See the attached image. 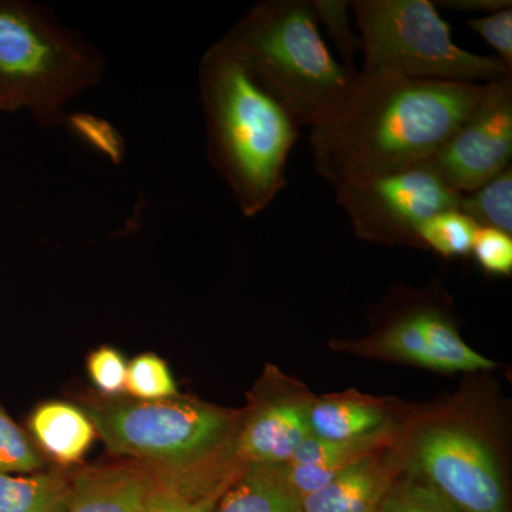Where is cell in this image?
I'll use <instances>...</instances> for the list:
<instances>
[{
	"mask_svg": "<svg viewBox=\"0 0 512 512\" xmlns=\"http://www.w3.org/2000/svg\"><path fill=\"white\" fill-rule=\"evenodd\" d=\"M244 467L232 448L181 470L153 467V487L143 512H212Z\"/></svg>",
	"mask_w": 512,
	"mask_h": 512,
	"instance_id": "7c38bea8",
	"label": "cell"
},
{
	"mask_svg": "<svg viewBox=\"0 0 512 512\" xmlns=\"http://www.w3.org/2000/svg\"><path fill=\"white\" fill-rule=\"evenodd\" d=\"M512 77L485 84L473 113L424 161L458 194H468L511 167Z\"/></svg>",
	"mask_w": 512,
	"mask_h": 512,
	"instance_id": "9c48e42d",
	"label": "cell"
},
{
	"mask_svg": "<svg viewBox=\"0 0 512 512\" xmlns=\"http://www.w3.org/2000/svg\"><path fill=\"white\" fill-rule=\"evenodd\" d=\"M221 42L301 127L328 119L356 79L357 72L339 63L323 40L312 0L258 3Z\"/></svg>",
	"mask_w": 512,
	"mask_h": 512,
	"instance_id": "3957f363",
	"label": "cell"
},
{
	"mask_svg": "<svg viewBox=\"0 0 512 512\" xmlns=\"http://www.w3.org/2000/svg\"><path fill=\"white\" fill-rule=\"evenodd\" d=\"M127 363L116 349L104 346L89 357L87 369L94 386L101 393L117 396L126 392Z\"/></svg>",
	"mask_w": 512,
	"mask_h": 512,
	"instance_id": "4316f807",
	"label": "cell"
},
{
	"mask_svg": "<svg viewBox=\"0 0 512 512\" xmlns=\"http://www.w3.org/2000/svg\"><path fill=\"white\" fill-rule=\"evenodd\" d=\"M29 426L39 446L62 464L82 460L96 437L84 410L62 402L37 407Z\"/></svg>",
	"mask_w": 512,
	"mask_h": 512,
	"instance_id": "ac0fdd59",
	"label": "cell"
},
{
	"mask_svg": "<svg viewBox=\"0 0 512 512\" xmlns=\"http://www.w3.org/2000/svg\"><path fill=\"white\" fill-rule=\"evenodd\" d=\"M478 225L464 212L441 211L419 228L420 248L431 249L443 258H460L471 255Z\"/></svg>",
	"mask_w": 512,
	"mask_h": 512,
	"instance_id": "44dd1931",
	"label": "cell"
},
{
	"mask_svg": "<svg viewBox=\"0 0 512 512\" xmlns=\"http://www.w3.org/2000/svg\"><path fill=\"white\" fill-rule=\"evenodd\" d=\"M83 410L111 453L160 470L192 467L228 450L244 416L175 397L92 404Z\"/></svg>",
	"mask_w": 512,
	"mask_h": 512,
	"instance_id": "8992f818",
	"label": "cell"
},
{
	"mask_svg": "<svg viewBox=\"0 0 512 512\" xmlns=\"http://www.w3.org/2000/svg\"><path fill=\"white\" fill-rule=\"evenodd\" d=\"M106 59L55 12L29 0H0V111L28 110L40 127L66 121L70 100L93 89Z\"/></svg>",
	"mask_w": 512,
	"mask_h": 512,
	"instance_id": "277c9868",
	"label": "cell"
},
{
	"mask_svg": "<svg viewBox=\"0 0 512 512\" xmlns=\"http://www.w3.org/2000/svg\"><path fill=\"white\" fill-rule=\"evenodd\" d=\"M308 419L312 436L329 441L366 439L402 426L390 404L357 393L313 397Z\"/></svg>",
	"mask_w": 512,
	"mask_h": 512,
	"instance_id": "2e32d148",
	"label": "cell"
},
{
	"mask_svg": "<svg viewBox=\"0 0 512 512\" xmlns=\"http://www.w3.org/2000/svg\"><path fill=\"white\" fill-rule=\"evenodd\" d=\"M312 400L301 384L288 382L281 393L256 403L242 416L232 447L235 457L242 464H285L311 436L308 416Z\"/></svg>",
	"mask_w": 512,
	"mask_h": 512,
	"instance_id": "8fae6325",
	"label": "cell"
},
{
	"mask_svg": "<svg viewBox=\"0 0 512 512\" xmlns=\"http://www.w3.org/2000/svg\"><path fill=\"white\" fill-rule=\"evenodd\" d=\"M377 512H458L437 491L409 471L402 470Z\"/></svg>",
	"mask_w": 512,
	"mask_h": 512,
	"instance_id": "603a6c76",
	"label": "cell"
},
{
	"mask_svg": "<svg viewBox=\"0 0 512 512\" xmlns=\"http://www.w3.org/2000/svg\"><path fill=\"white\" fill-rule=\"evenodd\" d=\"M471 255L484 272L494 276L512 274V237L493 228H478Z\"/></svg>",
	"mask_w": 512,
	"mask_h": 512,
	"instance_id": "484cf974",
	"label": "cell"
},
{
	"mask_svg": "<svg viewBox=\"0 0 512 512\" xmlns=\"http://www.w3.org/2000/svg\"><path fill=\"white\" fill-rule=\"evenodd\" d=\"M441 8L458 10V12H483L485 15L511 8L510 0H441L434 3Z\"/></svg>",
	"mask_w": 512,
	"mask_h": 512,
	"instance_id": "f1b7e54d",
	"label": "cell"
},
{
	"mask_svg": "<svg viewBox=\"0 0 512 512\" xmlns=\"http://www.w3.org/2000/svg\"><path fill=\"white\" fill-rule=\"evenodd\" d=\"M407 302L409 306L394 313L375 335L345 342L343 348L436 372L470 373L497 366L461 339L450 313L439 303L426 298H412Z\"/></svg>",
	"mask_w": 512,
	"mask_h": 512,
	"instance_id": "30bf717a",
	"label": "cell"
},
{
	"mask_svg": "<svg viewBox=\"0 0 512 512\" xmlns=\"http://www.w3.org/2000/svg\"><path fill=\"white\" fill-rule=\"evenodd\" d=\"M406 426L382 431L366 439L329 441L306 437L295 454L285 464L286 483L299 501L325 487L342 471L363 460L393 447L402 439Z\"/></svg>",
	"mask_w": 512,
	"mask_h": 512,
	"instance_id": "5bb4252c",
	"label": "cell"
},
{
	"mask_svg": "<svg viewBox=\"0 0 512 512\" xmlns=\"http://www.w3.org/2000/svg\"><path fill=\"white\" fill-rule=\"evenodd\" d=\"M198 84L208 158L242 214L256 217L284 190L301 126L221 40L202 56Z\"/></svg>",
	"mask_w": 512,
	"mask_h": 512,
	"instance_id": "7a4b0ae2",
	"label": "cell"
},
{
	"mask_svg": "<svg viewBox=\"0 0 512 512\" xmlns=\"http://www.w3.org/2000/svg\"><path fill=\"white\" fill-rule=\"evenodd\" d=\"M69 490L60 473H0V512H60Z\"/></svg>",
	"mask_w": 512,
	"mask_h": 512,
	"instance_id": "d6986e66",
	"label": "cell"
},
{
	"mask_svg": "<svg viewBox=\"0 0 512 512\" xmlns=\"http://www.w3.org/2000/svg\"><path fill=\"white\" fill-rule=\"evenodd\" d=\"M335 191L356 237L390 247L420 248L421 224L458 208L461 198L424 164L343 181Z\"/></svg>",
	"mask_w": 512,
	"mask_h": 512,
	"instance_id": "ba28073f",
	"label": "cell"
},
{
	"mask_svg": "<svg viewBox=\"0 0 512 512\" xmlns=\"http://www.w3.org/2000/svg\"><path fill=\"white\" fill-rule=\"evenodd\" d=\"M484 89L360 70L338 109L311 128L316 171L335 187L424 163L473 113Z\"/></svg>",
	"mask_w": 512,
	"mask_h": 512,
	"instance_id": "6da1fadb",
	"label": "cell"
},
{
	"mask_svg": "<svg viewBox=\"0 0 512 512\" xmlns=\"http://www.w3.org/2000/svg\"><path fill=\"white\" fill-rule=\"evenodd\" d=\"M362 42L363 69L416 80L488 84L512 77L495 56L461 49L430 0L349 2Z\"/></svg>",
	"mask_w": 512,
	"mask_h": 512,
	"instance_id": "5b68a950",
	"label": "cell"
},
{
	"mask_svg": "<svg viewBox=\"0 0 512 512\" xmlns=\"http://www.w3.org/2000/svg\"><path fill=\"white\" fill-rule=\"evenodd\" d=\"M402 441V439H400ZM400 441L357 461L325 487L302 498V512H377L394 480L402 473Z\"/></svg>",
	"mask_w": 512,
	"mask_h": 512,
	"instance_id": "4fadbf2b",
	"label": "cell"
},
{
	"mask_svg": "<svg viewBox=\"0 0 512 512\" xmlns=\"http://www.w3.org/2000/svg\"><path fill=\"white\" fill-rule=\"evenodd\" d=\"M42 468V458L32 441L0 407V473L30 474Z\"/></svg>",
	"mask_w": 512,
	"mask_h": 512,
	"instance_id": "cb8c5ba5",
	"label": "cell"
},
{
	"mask_svg": "<svg viewBox=\"0 0 512 512\" xmlns=\"http://www.w3.org/2000/svg\"><path fill=\"white\" fill-rule=\"evenodd\" d=\"M212 512H302L282 464H245Z\"/></svg>",
	"mask_w": 512,
	"mask_h": 512,
	"instance_id": "e0dca14e",
	"label": "cell"
},
{
	"mask_svg": "<svg viewBox=\"0 0 512 512\" xmlns=\"http://www.w3.org/2000/svg\"><path fill=\"white\" fill-rule=\"evenodd\" d=\"M403 470L429 484L458 512H508L500 460L471 421L437 416L406 426Z\"/></svg>",
	"mask_w": 512,
	"mask_h": 512,
	"instance_id": "52a82bcc",
	"label": "cell"
},
{
	"mask_svg": "<svg viewBox=\"0 0 512 512\" xmlns=\"http://www.w3.org/2000/svg\"><path fill=\"white\" fill-rule=\"evenodd\" d=\"M458 210L471 218L478 228L512 232V167L473 192L461 194Z\"/></svg>",
	"mask_w": 512,
	"mask_h": 512,
	"instance_id": "ffe728a7",
	"label": "cell"
},
{
	"mask_svg": "<svg viewBox=\"0 0 512 512\" xmlns=\"http://www.w3.org/2000/svg\"><path fill=\"white\" fill-rule=\"evenodd\" d=\"M126 392L141 402H156L177 396L178 390L167 363L154 353H146L127 366Z\"/></svg>",
	"mask_w": 512,
	"mask_h": 512,
	"instance_id": "7402d4cb",
	"label": "cell"
},
{
	"mask_svg": "<svg viewBox=\"0 0 512 512\" xmlns=\"http://www.w3.org/2000/svg\"><path fill=\"white\" fill-rule=\"evenodd\" d=\"M313 9L318 16L319 25L325 26L330 39L338 47L343 64L352 72L355 69V56L362 50L360 37L353 32L350 25L349 2L346 0H312Z\"/></svg>",
	"mask_w": 512,
	"mask_h": 512,
	"instance_id": "d4e9b609",
	"label": "cell"
},
{
	"mask_svg": "<svg viewBox=\"0 0 512 512\" xmlns=\"http://www.w3.org/2000/svg\"><path fill=\"white\" fill-rule=\"evenodd\" d=\"M153 480L154 468L137 461L80 471L60 512H143Z\"/></svg>",
	"mask_w": 512,
	"mask_h": 512,
	"instance_id": "9a60e30c",
	"label": "cell"
},
{
	"mask_svg": "<svg viewBox=\"0 0 512 512\" xmlns=\"http://www.w3.org/2000/svg\"><path fill=\"white\" fill-rule=\"evenodd\" d=\"M467 28L483 37L493 50L497 59L512 70V9L507 8L485 15L483 18L466 20Z\"/></svg>",
	"mask_w": 512,
	"mask_h": 512,
	"instance_id": "83f0119b",
	"label": "cell"
}]
</instances>
